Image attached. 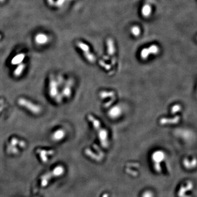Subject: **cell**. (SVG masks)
<instances>
[{"instance_id":"2e32d148","label":"cell","mask_w":197,"mask_h":197,"mask_svg":"<svg viewBox=\"0 0 197 197\" xmlns=\"http://www.w3.org/2000/svg\"><path fill=\"white\" fill-rule=\"evenodd\" d=\"M26 65L24 63H21L18 65L17 67L15 69L13 72V75L16 77H19L21 76V74L24 71Z\"/></svg>"},{"instance_id":"4dcf8cb0","label":"cell","mask_w":197,"mask_h":197,"mask_svg":"<svg viewBox=\"0 0 197 197\" xmlns=\"http://www.w3.org/2000/svg\"><path fill=\"white\" fill-rule=\"evenodd\" d=\"M4 104V100L3 99L0 100V105H3Z\"/></svg>"},{"instance_id":"7c38bea8","label":"cell","mask_w":197,"mask_h":197,"mask_svg":"<svg viewBox=\"0 0 197 197\" xmlns=\"http://www.w3.org/2000/svg\"><path fill=\"white\" fill-rule=\"evenodd\" d=\"M37 153L39 154L41 160L42 162L46 163L48 161V156L53 155L54 153L53 150H45L42 149H38L37 150Z\"/></svg>"},{"instance_id":"f1b7e54d","label":"cell","mask_w":197,"mask_h":197,"mask_svg":"<svg viewBox=\"0 0 197 197\" xmlns=\"http://www.w3.org/2000/svg\"><path fill=\"white\" fill-rule=\"evenodd\" d=\"M47 2L50 6H53L55 4L54 0H47Z\"/></svg>"},{"instance_id":"30bf717a","label":"cell","mask_w":197,"mask_h":197,"mask_svg":"<svg viewBox=\"0 0 197 197\" xmlns=\"http://www.w3.org/2000/svg\"><path fill=\"white\" fill-rule=\"evenodd\" d=\"M181 120V117L177 115L173 118H162L160 120V123L162 125H173L179 123Z\"/></svg>"},{"instance_id":"7a4b0ae2","label":"cell","mask_w":197,"mask_h":197,"mask_svg":"<svg viewBox=\"0 0 197 197\" xmlns=\"http://www.w3.org/2000/svg\"><path fill=\"white\" fill-rule=\"evenodd\" d=\"M151 158L154 171L158 173H161L163 171L162 164L166 159L165 153L161 149L156 150L151 154Z\"/></svg>"},{"instance_id":"484cf974","label":"cell","mask_w":197,"mask_h":197,"mask_svg":"<svg viewBox=\"0 0 197 197\" xmlns=\"http://www.w3.org/2000/svg\"><path fill=\"white\" fill-rule=\"evenodd\" d=\"M99 64L102 67H103L104 69H105L106 70H109L111 68V66L110 65L106 64L104 62L102 61V60H100Z\"/></svg>"},{"instance_id":"3957f363","label":"cell","mask_w":197,"mask_h":197,"mask_svg":"<svg viewBox=\"0 0 197 197\" xmlns=\"http://www.w3.org/2000/svg\"><path fill=\"white\" fill-rule=\"evenodd\" d=\"M18 103L20 106L26 109L34 115H39L42 111L41 106L23 97L19 98L18 100Z\"/></svg>"},{"instance_id":"277c9868","label":"cell","mask_w":197,"mask_h":197,"mask_svg":"<svg viewBox=\"0 0 197 197\" xmlns=\"http://www.w3.org/2000/svg\"><path fill=\"white\" fill-rule=\"evenodd\" d=\"M160 51V47L156 44L151 45L147 48H144L140 52V58L143 60H146L151 55H157Z\"/></svg>"},{"instance_id":"8fae6325","label":"cell","mask_w":197,"mask_h":197,"mask_svg":"<svg viewBox=\"0 0 197 197\" xmlns=\"http://www.w3.org/2000/svg\"><path fill=\"white\" fill-rule=\"evenodd\" d=\"M66 136V132L63 129H59L55 130L51 136V139L55 142L63 140Z\"/></svg>"},{"instance_id":"4316f807","label":"cell","mask_w":197,"mask_h":197,"mask_svg":"<svg viewBox=\"0 0 197 197\" xmlns=\"http://www.w3.org/2000/svg\"><path fill=\"white\" fill-rule=\"evenodd\" d=\"M65 1V0H57V1L55 3V6L58 7L62 6L64 4Z\"/></svg>"},{"instance_id":"5b68a950","label":"cell","mask_w":197,"mask_h":197,"mask_svg":"<svg viewBox=\"0 0 197 197\" xmlns=\"http://www.w3.org/2000/svg\"><path fill=\"white\" fill-rule=\"evenodd\" d=\"M193 184L191 181H188L182 185L179 189L177 195L179 197H192L191 191L193 188Z\"/></svg>"},{"instance_id":"9c48e42d","label":"cell","mask_w":197,"mask_h":197,"mask_svg":"<svg viewBox=\"0 0 197 197\" xmlns=\"http://www.w3.org/2000/svg\"><path fill=\"white\" fill-rule=\"evenodd\" d=\"M122 113V109L119 105L113 106L107 112L108 116L111 119H117L119 118Z\"/></svg>"},{"instance_id":"8992f818","label":"cell","mask_w":197,"mask_h":197,"mask_svg":"<svg viewBox=\"0 0 197 197\" xmlns=\"http://www.w3.org/2000/svg\"><path fill=\"white\" fill-rule=\"evenodd\" d=\"M48 93L50 97L54 98L58 95L59 92V87L55 77L53 74H51L49 78Z\"/></svg>"},{"instance_id":"f546056e","label":"cell","mask_w":197,"mask_h":197,"mask_svg":"<svg viewBox=\"0 0 197 197\" xmlns=\"http://www.w3.org/2000/svg\"><path fill=\"white\" fill-rule=\"evenodd\" d=\"M4 108H5V106H4L3 105H1V106H0V113L2 112V111L3 110Z\"/></svg>"},{"instance_id":"52a82bcc","label":"cell","mask_w":197,"mask_h":197,"mask_svg":"<svg viewBox=\"0 0 197 197\" xmlns=\"http://www.w3.org/2000/svg\"><path fill=\"white\" fill-rule=\"evenodd\" d=\"M107 54L108 55L107 56L109 59H111V64L112 65L115 66L116 63V59L115 57V52H116V48L115 46L114 42L112 39H108L107 40Z\"/></svg>"},{"instance_id":"44dd1931","label":"cell","mask_w":197,"mask_h":197,"mask_svg":"<svg viewBox=\"0 0 197 197\" xmlns=\"http://www.w3.org/2000/svg\"><path fill=\"white\" fill-rule=\"evenodd\" d=\"M182 110V107L180 104L174 105L171 108V113L172 114H176L177 112H180Z\"/></svg>"},{"instance_id":"603a6c76","label":"cell","mask_w":197,"mask_h":197,"mask_svg":"<svg viewBox=\"0 0 197 197\" xmlns=\"http://www.w3.org/2000/svg\"><path fill=\"white\" fill-rule=\"evenodd\" d=\"M141 197H154V195L153 192L149 190H146L144 191L141 194Z\"/></svg>"},{"instance_id":"ba28073f","label":"cell","mask_w":197,"mask_h":197,"mask_svg":"<svg viewBox=\"0 0 197 197\" xmlns=\"http://www.w3.org/2000/svg\"><path fill=\"white\" fill-rule=\"evenodd\" d=\"M73 85L74 81L72 78H69L67 81H65L61 92L64 97H65L66 98H69L71 97L72 95V87Z\"/></svg>"},{"instance_id":"83f0119b","label":"cell","mask_w":197,"mask_h":197,"mask_svg":"<svg viewBox=\"0 0 197 197\" xmlns=\"http://www.w3.org/2000/svg\"><path fill=\"white\" fill-rule=\"evenodd\" d=\"M18 145L21 148H24L26 146V143L23 140H19V143H18Z\"/></svg>"},{"instance_id":"d6986e66","label":"cell","mask_w":197,"mask_h":197,"mask_svg":"<svg viewBox=\"0 0 197 197\" xmlns=\"http://www.w3.org/2000/svg\"><path fill=\"white\" fill-rule=\"evenodd\" d=\"M77 45L83 53L90 51V47H89V45L85 43L82 42H77Z\"/></svg>"},{"instance_id":"d4e9b609","label":"cell","mask_w":197,"mask_h":197,"mask_svg":"<svg viewBox=\"0 0 197 197\" xmlns=\"http://www.w3.org/2000/svg\"><path fill=\"white\" fill-rule=\"evenodd\" d=\"M63 98H64V97H63V96L62 95V93L59 92V93L58 94V95L55 97L54 99H55V101H56L57 103L60 104V103H61V102L63 101Z\"/></svg>"},{"instance_id":"ffe728a7","label":"cell","mask_w":197,"mask_h":197,"mask_svg":"<svg viewBox=\"0 0 197 197\" xmlns=\"http://www.w3.org/2000/svg\"><path fill=\"white\" fill-rule=\"evenodd\" d=\"M55 78H56V80H57L59 88L60 87L63 86L65 82V79H64V78L63 76L60 74H58V76H57V77H55Z\"/></svg>"},{"instance_id":"cb8c5ba5","label":"cell","mask_w":197,"mask_h":197,"mask_svg":"<svg viewBox=\"0 0 197 197\" xmlns=\"http://www.w3.org/2000/svg\"><path fill=\"white\" fill-rule=\"evenodd\" d=\"M19 140L16 138H13L11 139L10 143H9L10 145L13 147H16L17 145H18Z\"/></svg>"},{"instance_id":"7402d4cb","label":"cell","mask_w":197,"mask_h":197,"mask_svg":"<svg viewBox=\"0 0 197 197\" xmlns=\"http://www.w3.org/2000/svg\"><path fill=\"white\" fill-rule=\"evenodd\" d=\"M131 33L133 35V36L138 37L141 34V29L138 26H134L131 29Z\"/></svg>"},{"instance_id":"9a60e30c","label":"cell","mask_w":197,"mask_h":197,"mask_svg":"<svg viewBox=\"0 0 197 197\" xmlns=\"http://www.w3.org/2000/svg\"><path fill=\"white\" fill-rule=\"evenodd\" d=\"M35 41L38 44H45L48 41V38L47 35L43 34H38L35 37Z\"/></svg>"},{"instance_id":"ac0fdd59","label":"cell","mask_w":197,"mask_h":197,"mask_svg":"<svg viewBox=\"0 0 197 197\" xmlns=\"http://www.w3.org/2000/svg\"><path fill=\"white\" fill-rule=\"evenodd\" d=\"M83 54H84V56L86 58V59L90 63H95L96 61V58L92 53L90 52V51L88 52L83 53Z\"/></svg>"},{"instance_id":"6da1fadb","label":"cell","mask_w":197,"mask_h":197,"mask_svg":"<svg viewBox=\"0 0 197 197\" xmlns=\"http://www.w3.org/2000/svg\"><path fill=\"white\" fill-rule=\"evenodd\" d=\"M87 118L88 120L92 124L94 129L97 132L98 138L101 146L104 148L107 147L109 144L108 131L106 129L102 128L99 120L93 115H89Z\"/></svg>"},{"instance_id":"d6a6232c","label":"cell","mask_w":197,"mask_h":197,"mask_svg":"<svg viewBox=\"0 0 197 197\" xmlns=\"http://www.w3.org/2000/svg\"><path fill=\"white\" fill-rule=\"evenodd\" d=\"M1 35H0V39H1Z\"/></svg>"},{"instance_id":"5bb4252c","label":"cell","mask_w":197,"mask_h":197,"mask_svg":"<svg viewBox=\"0 0 197 197\" xmlns=\"http://www.w3.org/2000/svg\"><path fill=\"white\" fill-rule=\"evenodd\" d=\"M25 58V54L24 53H20L14 56L11 60V63L12 65H18L22 63V62Z\"/></svg>"},{"instance_id":"e0dca14e","label":"cell","mask_w":197,"mask_h":197,"mask_svg":"<svg viewBox=\"0 0 197 197\" xmlns=\"http://www.w3.org/2000/svg\"><path fill=\"white\" fill-rule=\"evenodd\" d=\"M152 7L149 4H144L141 9V14L144 17H148L152 13Z\"/></svg>"},{"instance_id":"1f68e13d","label":"cell","mask_w":197,"mask_h":197,"mask_svg":"<svg viewBox=\"0 0 197 197\" xmlns=\"http://www.w3.org/2000/svg\"><path fill=\"white\" fill-rule=\"evenodd\" d=\"M4 0H0V2H3Z\"/></svg>"},{"instance_id":"4fadbf2b","label":"cell","mask_w":197,"mask_h":197,"mask_svg":"<svg viewBox=\"0 0 197 197\" xmlns=\"http://www.w3.org/2000/svg\"><path fill=\"white\" fill-rule=\"evenodd\" d=\"M182 164L184 167L187 170H192L196 167V158H193L190 160L188 158H185L183 160Z\"/></svg>"}]
</instances>
